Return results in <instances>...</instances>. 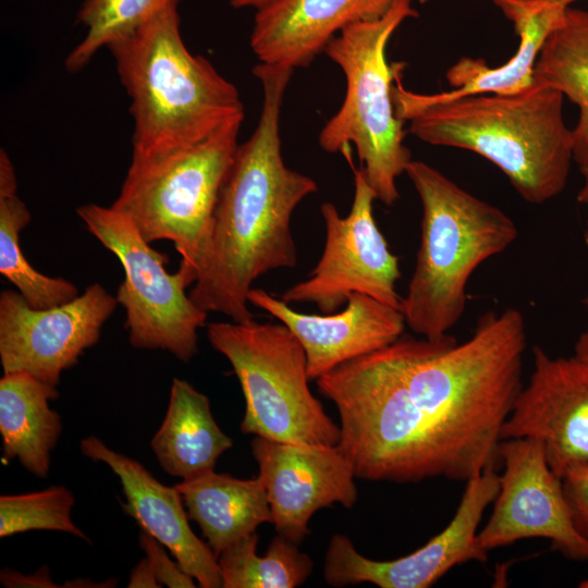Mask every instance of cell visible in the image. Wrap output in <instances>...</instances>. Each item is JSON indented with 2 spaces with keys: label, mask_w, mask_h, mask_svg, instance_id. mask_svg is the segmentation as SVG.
<instances>
[{
  "label": "cell",
  "mask_w": 588,
  "mask_h": 588,
  "mask_svg": "<svg viewBox=\"0 0 588 588\" xmlns=\"http://www.w3.org/2000/svg\"><path fill=\"white\" fill-rule=\"evenodd\" d=\"M526 324L510 307L480 316L458 344L401 336L316 379L340 416L356 478L467 481L500 463L501 432L523 389Z\"/></svg>",
  "instance_id": "6da1fadb"
},
{
  "label": "cell",
  "mask_w": 588,
  "mask_h": 588,
  "mask_svg": "<svg viewBox=\"0 0 588 588\" xmlns=\"http://www.w3.org/2000/svg\"><path fill=\"white\" fill-rule=\"evenodd\" d=\"M293 71L260 62L253 69L262 88L261 112L237 147L215 210L208 257L189 292L203 310L236 322L253 319L247 297L257 279L296 267L291 219L318 191L314 179L286 167L281 152L280 113Z\"/></svg>",
  "instance_id": "7a4b0ae2"
},
{
  "label": "cell",
  "mask_w": 588,
  "mask_h": 588,
  "mask_svg": "<svg viewBox=\"0 0 588 588\" xmlns=\"http://www.w3.org/2000/svg\"><path fill=\"white\" fill-rule=\"evenodd\" d=\"M402 73L396 74L392 90L395 115L408 121L415 137L483 157L529 204L541 205L563 192L574 161V142L559 90L535 78L513 95L434 101L406 89Z\"/></svg>",
  "instance_id": "3957f363"
},
{
  "label": "cell",
  "mask_w": 588,
  "mask_h": 588,
  "mask_svg": "<svg viewBox=\"0 0 588 588\" xmlns=\"http://www.w3.org/2000/svg\"><path fill=\"white\" fill-rule=\"evenodd\" d=\"M177 7L172 3L108 47L131 98L135 155L194 145L226 121L244 117L237 88L184 45Z\"/></svg>",
  "instance_id": "277c9868"
},
{
  "label": "cell",
  "mask_w": 588,
  "mask_h": 588,
  "mask_svg": "<svg viewBox=\"0 0 588 588\" xmlns=\"http://www.w3.org/2000/svg\"><path fill=\"white\" fill-rule=\"evenodd\" d=\"M405 173L419 196L422 217L416 265L401 311L413 332L440 340L464 314L474 271L510 247L518 230L500 208L432 166L412 160Z\"/></svg>",
  "instance_id": "5b68a950"
},
{
  "label": "cell",
  "mask_w": 588,
  "mask_h": 588,
  "mask_svg": "<svg viewBox=\"0 0 588 588\" xmlns=\"http://www.w3.org/2000/svg\"><path fill=\"white\" fill-rule=\"evenodd\" d=\"M417 15L413 0H394L382 17L345 27L324 49L344 73L346 90L340 109L319 133V146L333 154L354 144L377 200L387 206L400 198L396 180L413 159L404 145L405 122L395 115L392 97L404 65L389 64L385 50L399 26Z\"/></svg>",
  "instance_id": "8992f818"
},
{
  "label": "cell",
  "mask_w": 588,
  "mask_h": 588,
  "mask_svg": "<svg viewBox=\"0 0 588 588\" xmlns=\"http://www.w3.org/2000/svg\"><path fill=\"white\" fill-rule=\"evenodd\" d=\"M243 119L226 121L187 147L148 156L132 154L111 205L148 243L172 242L181 255L179 269L192 284L208 257L215 210L238 147Z\"/></svg>",
  "instance_id": "52a82bcc"
},
{
  "label": "cell",
  "mask_w": 588,
  "mask_h": 588,
  "mask_svg": "<svg viewBox=\"0 0 588 588\" xmlns=\"http://www.w3.org/2000/svg\"><path fill=\"white\" fill-rule=\"evenodd\" d=\"M207 336L242 387L243 433L285 443L339 444L340 426L313 395L305 351L286 326L254 319L211 322Z\"/></svg>",
  "instance_id": "ba28073f"
},
{
  "label": "cell",
  "mask_w": 588,
  "mask_h": 588,
  "mask_svg": "<svg viewBox=\"0 0 588 588\" xmlns=\"http://www.w3.org/2000/svg\"><path fill=\"white\" fill-rule=\"evenodd\" d=\"M87 230L120 260L124 280L115 298L125 310L128 341L135 348L163 350L187 363L198 352V330L208 313L186 294L184 271L169 273L168 257L150 246L134 223L112 207L79 206Z\"/></svg>",
  "instance_id": "9c48e42d"
},
{
  "label": "cell",
  "mask_w": 588,
  "mask_h": 588,
  "mask_svg": "<svg viewBox=\"0 0 588 588\" xmlns=\"http://www.w3.org/2000/svg\"><path fill=\"white\" fill-rule=\"evenodd\" d=\"M354 196L343 217L332 203H323L326 240L322 254L308 278L286 289L287 304L311 303L322 314L336 311L353 293L373 297L401 310L396 291L400 259L394 255L373 217L376 194L365 172L354 169Z\"/></svg>",
  "instance_id": "30bf717a"
},
{
  "label": "cell",
  "mask_w": 588,
  "mask_h": 588,
  "mask_svg": "<svg viewBox=\"0 0 588 588\" xmlns=\"http://www.w3.org/2000/svg\"><path fill=\"white\" fill-rule=\"evenodd\" d=\"M503 474L492 513L480 531L485 552L518 540L543 538L574 561H588V540L575 528L562 479L550 468L542 443L534 438L504 439L499 445Z\"/></svg>",
  "instance_id": "8fae6325"
},
{
  "label": "cell",
  "mask_w": 588,
  "mask_h": 588,
  "mask_svg": "<svg viewBox=\"0 0 588 588\" xmlns=\"http://www.w3.org/2000/svg\"><path fill=\"white\" fill-rule=\"evenodd\" d=\"M118 305L115 296L94 283L58 306L32 308L19 291L0 294V360L3 373L25 372L57 387L100 338Z\"/></svg>",
  "instance_id": "7c38bea8"
},
{
  "label": "cell",
  "mask_w": 588,
  "mask_h": 588,
  "mask_svg": "<svg viewBox=\"0 0 588 588\" xmlns=\"http://www.w3.org/2000/svg\"><path fill=\"white\" fill-rule=\"evenodd\" d=\"M499 489L495 468L467 480L448 526L421 548L395 560H370L355 549L348 537L334 535L324 558L326 583L333 587L370 583L380 588H428L458 564L486 562L488 553L478 546V525Z\"/></svg>",
  "instance_id": "4fadbf2b"
},
{
  "label": "cell",
  "mask_w": 588,
  "mask_h": 588,
  "mask_svg": "<svg viewBox=\"0 0 588 588\" xmlns=\"http://www.w3.org/2000/svg\"><path fill=\"white\" fill-rule=\"evenodd\" d=\"M534 370L503 425L501 438H534L562 477L588 464V363L532 348Z\"/></svg>",
  "instance_id": "5bb4252c"
},
{
  "label": "cell",
  "mask_w": 588,
  "mask_h": 588,
  "mask_svg": "<svg viewBox=\"0 0 588 588\" xmlns=\"http://www.w3.org/2000/svg\"><path fill=\"white\" fill-rule=\"evenodd\" d=\"M278 534L293 543L309 534L308 523L322 507L357 501L354 468L339 445L252 441Z\"/></svg>",
  "instance_id": "9a60e30c"
},
{
  "label": "cell",
  "mask_w": 588,
  "mask_h": 588,
  "mask_svg": "<svg viewBox=\"0 0 588 588\" xmlns=\"http://www.w3.org/2000/svg\"><path fill=\"white\" fill-rule=\"evenodd\" d=\"M247 298L297 338L306 354L309 379L389 346L406 326L400 309L360 293L351 294L343 310L321 315L295 310L262 289L253 287Z\"/></svg>",
  "instance_id": "2e32d148"
},
{
  "label": "cell",
  "mask_w": 588,
  "mask_h": 588,
  "mask_svg": "<svg viewBox=\"0 0 588 588\" xmlns=\"http://www.w3.org/2000/svg\"><path fill=\"white\" fill-rule=\"evenodd\" d=\"M79 446L85 456L105 463L119 477L123 507L142 530L166 547L199 587H222L218 558L192 530L175 486L161 483L138 461L111 450L95 436L84 438Z\"/></svg>",
  "instance_id": "e0dca14e"
},
{
  "label": "cell",
  "mask_w": 588,
  "mask_h": 588,
  "mask_svg": "<svg viewBox=\"0 0 588 588\" xmlns=\"http://www.w3.org/2000/svg\"><path fill=\"white\" fill-rule=\"evenodd\" d=\"M394 0H273L257 10L250 48L260 63L309 65L345 27L382 17Z\"/></svg>",
  "instance_id": "ac0fdd59"
},
{
  "label": "cell",
  "mask_w": 588,
  "mask_h": 588,
  "mask_svg": "<svg viewBox=\"0 0 588 588\" xmlns=\"http://www.w3.org/2000/svg\"><path fill=\"white\" fill-rule=\"evenodd\" d=\"M513 24L518 47L504 64L490 68L481 58L464 57L446 72L451 90L426 94L434 101L466 96L513 95L535 81V64L551 33L562 23L569 3L562 0H493Z\"/></svg>",
  "instance_id": "d6986e66"
},
{
  "label": "cell",
  "mask_w": 588,
  "mask_h": 588,
  "mask_svg": "<svg viewBox=\"0 0 588 588\" xmlns=\"http://www.w3.org/2000/svg\"><path fill=\"white\" fill-rule=\"evenodd\" d=\"M233 441L215 420L209 399L185 380L174 378L164 419L151 439L162 469L182 480L215 470Z\"/></svg>",
  "instance_id": "ffe728a7"
},
{
  "label": "cell",
  "mask_w": 588,
  "mask_h": 588,
  "mask_svg": "<svg viewBox=\"0 0 588 588\" xmlns=\"http://www.w3.org/2000/svg\"><path fill=\"white\" fill-rule=\"evenodd\" d=\"M187 515L219 554L258 526L271 523L270 505L259 477L238 479L210 471L175 485Z\"/></svg>",
  "instance_id": "44dd1931"
},
{
  "label": "cell",
  "mask_w": 588,
  "mask_h": 588,
  "mask_svg": "<svg viewBox=\"0 0 588 588\" xmlns=\"http://www.w3.org/2000/svg\"><path fill=\"white\" fill-rule=\"evenodd\" d=\"M57 387L25 372L3 373L0 379V433L3 457L17 458L34 476L49 475L51 451L62 430L60 415L49 402Z\"/></svg>",
  "instance_id": "7402d4cb"
},
{
  "label": "cell",
  "mask_w": 588,
  "mask_h": 588,
  "mask_svg": "<svg viewBox=\"0 0 588 588\" xmlns=\"http://www.w3.org/2000/svg\"><path fill=\"white\" fill-rule=\"evenodd\" d=\"M17 182L8 152L0 150V273L8 279L35 309L69 303L78 289L63 278H52L37 271L24 256L20 235L32 216L16 195Z\"/></svg>",
  "instance_id": "603a6c76"
},
{
  "label": "cell",
  "mask_w": 588,
  "mask_h": 588,
  "mask_svg": "<svg viewBox=\"0 0 588 588\" xmlns=\"http://www.w3.org/2000/svg\"><path fill=\"white\" fill-rule=\"evenodd\" d=\"M535 78L559 90L579 110L573 131L574 161L588 154V11L566 9L543 44Z\"/></svg>",
  "instance_id": "cb8c5ba5"
},
{
  "label": "cell",
  "mask_w": 588,
  "mask_h": 588,
  "mask_svg": "<svg viewBox=\"0 0 588 588\" xmlns=\"http://www.w3.org/2000/svg\"><path fill=\"white\" fill-rule=\"evenodd\" d=\"M258 535L237 540L218 556L223 588H295L313 572V561L296 543L278 536L264 556L256 554Z\"/></svg>",
  "instance_id": "d4e9b609"
},
{
  "label": "cell",
  "mask_w": 588,
  "mask_h": 588,
  "mask_svg": "<svg viewBox=\"0 0 588 588\" xmlns=\"http://www.w3.org/2000/svg\"><path fill=\"white\" fill-rule=\"evenodd\" d=\"M175 2L180 0H85L76 23L84 25L87 33L68 54L65 69L79 72L98 50L133 35Z\"/></svg>",
  "instance_id": "484cf974"
},
{
  "label": "cell",
  "mask_w": 588,
  "mask_h": 588,
  "mask_svg": "<svg viewBox=\"0 0 588 588\" xmlns=\"http://www.w3.org/2000/svg\"><path fill=\"white\" fill-rule=\"evenodd\" d=\"M75 503L73 493L65 487L0 497V537L29 530H58L85 541L87 536L71 519Z\"/></svg>",
  "instance_id": "4316f807"
},
{
  "label": "cell",
  "mask_w": 588,
  "mask_h": 588,
  "mask_svg": "<svg viewBox=\"0 0 588 588\" xmlns=\"http://www.w3.org/2000/svg\"><path fill=\"white\" fill-rule=\"evenodd\" d=\"M139 542L160 586L171 588H194L196 586L194 578L168 556L160 546L161 543L154 537L142 530Z\"/></svg>",
  "instance_id": "83f0119b"
},
{
  "label": "cell",
  "mask_w": 588,
  "mask_h": 588,
  "mask_svg": "<svg viewBox=\"0 0 588 588\" xmlns=\"http://www.w3.org/2000/svg\"><path fill=\"white\" fill-rule=\"evenodd\" d=\"M562 485L573 524L588 540V464L568 470Z\"/></svg>",
  "instance_id": "f1b7e54d"
},
{
  "label": "cell",
  "mask_w": 588,
  "mask_h": 588,
  "mask_svg": "<svg viewBox=\"0 0 588 588\" xmlns=\"http://www.w3.org/2000/svg\"><path fill=\"white\" fill-rule=\"evenodd\" d=\"M1 584L7 587H56L50 580L47 567H41L36 574L30 576L3 569L1 573Z\"/></svg>",
  "instance_id": "f546056e"
},
{
  "label": "cell",
  "mask_w": 588,
  "mask_h": 588,
  "mask_svg": "<svg viewBox=\"0 0 588 588\" xmlns=\"http://www.w3.org/2000/svg\"><path fill=\"white\" fill-rule=\"evenodd\" d=\"M127 587H160L147 558L133 568Z\"/></svg>",
  "instance_id": "4dcf8cb0"
},
{
  "label": "cell",
  "mask_w": 588,
  "mask_h": 588,
  "mask_svg": "<svg viewBox=\"0 0 588 588\" xmlns=\"http://www.w3.org/2000/svg\"><path fill=\"white\" fill-rule=\"evenodd\" d=\"M575 162L578 166L579 172L583 176V185L578 192L577 200L587 208L588 211V154L576 159ZM584 238L588 245V216L586 220V226L584 231Z\"/></svg>",
  "instance_id": "1f68e13d"
},
{
  "label": "cell",
  "mask_w": 588,
  "mask_h": 588,
  "mask_svg": "<svg viewBox=\"0 0 588 588\" xmlns=\"http://www.w3.org/2000/svg\"><path fill=\"white\" fill-rule=\"evenodd\" d=\"M574 355L588 363V329L578 338L575 344Z\"/></svg>",
  "instance_id": "d6a6232c"
},
{
  "label": "cell",
  "mask_w": 588,
  "mask_h": 588,
  "mask_svg": "<svg viewBox=\"0 0 588 588\" xmlns=\"http://www.w3.org/2000/svg\"><path fill=\"white\" fill-rule=\"evenodd\" d=\"M272 1L273 0H231V5L235 9L254 8L258 10Z\"/></svg>",
  "instance_id": "836d02e7"
},
{
  "label": "cell",
  "mask_w": 588,
  "mask_h": 588,
  "mask_svg": "<svg viewBox=\"0 0 588 588\" xmlns=\"http://www.w3.org/2000/svg\"><path fill=\"white\" fill-rule=\"evenodd\" d=\"M562 1H565V2H567V3H571V2H573V1H575V0H562Z\"/></svg>",
  "instance_id": "e575fe53"
},
{
  "label": "cell",
  "mask_w": 588,
  "mask_h": 588,
  "mask_svg": "<svg viewBox=\"0 0 588 588\" xmlns=\"http://www.w3.org/2000/svg\"><path fill=\"white\" fill-rule=\"evenodd\" d=\"M426 1H428V0H421V2H426Z\"/></svg>",
  "instance_id": "d590c367"
}]
</instances>
